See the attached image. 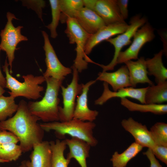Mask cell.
I'll return each instance as SVG.
<instances>
[{"instance_id":"6da1fadb","label":"cell","mask_w":167,"mask_h":167,"mask_svg":"<svg viewBox=\"0 0 167 167\" xmlns=\"http://www.w3.org/2000/svg\"><path fill=\"white\" fill-rule=\"evenodd\" d=\"M15 114L0 122V130H6L15 135L19 140L23 152L31 150L33 145L43 140L44 131L38 121L40 120L29 111L27 103L21 100Z\"/></svg>"},{"instance_id":"7a4b0ae2","label":"cell","mask_w":167,"mask_h":167,"mask_svg":"<svg viewBox=\"0 0 167 167\" xmlns=\"http://www.w3.org/2000/svg\"><path fill=\"white\" fill-rule=\"evenodd\" d=\"M45 79L47 87L44 96L40 101L29 102L28 107L31 114L44 122L59 121L58 95L63 80L51 77Z\"/></svg>"},{"instance_id":"3957f363","label":"cell","mask_w":167,"mask_h":167,"mask_svg":"<svg viewBox=\"0 0 167 167\" xmlns=\"http://www.w3.org/2000/svg\"><path fill=\"white\" fill-rule=\"evenodd\" d=\"M40 124L44 131H54L56 136L60 139L64 138L66 135H68L71 137L85 141L91 147L96 146L98 143L93 135V130L96 126L93 122H84L73 118L67 121H56Z\"/></svg>"},{"instance_id":"277c9868","label":"cell","mask_w":167,"mask_h":167,"mask_svg":"<svg viewBox=\"0 0 167 167\" xmlns=\"http://www.w3.org/2000/svg\"><path fill=\"white\" fill-rule=\"evenodd\" d=\"M7 58L2 66L5 74V88L11 91L8 92L10 96L15 98L24 97L28 99L36 100L41 97V92L44 88L40 85L45 81L43 75L35 76L30 74L23 75L24 81L21 82L13 77L10 73Z\"/></svg>"},{"instance_id":"5b68a950","label":"cell","mask_w":167,"mask_h":167,"mask_svg":"<svg viewBox=\"0 0 167 167\" xmlns=\"http://www.w3.org/2000/svg\"><path fill=\"white\" fill-rule=\"evenodd\" d=\"M65 33L68 38L70 44H75L76 57L73 65L79 73L87 69L89 62L95 63L85 54L84 48L87 42L91 36L86 32L73 18L68 19Z\"/></svg>"},{"instance_id":"8992f818","label":"cell","mask_w":167,"mask_h":167,"mask_svg":"<svg viewBox=\"0 0 167 167\" xmlns=\"http://www.w3.org/2000/svg\"><path fill=\"white\" fill-rule=\"evenodd\" d=\"M7 22L4 28L1 32V38L0 48L6 53L8 63L10 66V73H12V64L15 58V52L17 49V45L22 41H27L28 39L26 36L21 33L23 26L15 27L12 22L13 19H18L14 14L10 12L6 13Z\"/></svg>"},{"instance_id":"52a82bcc","label":"cell","mask_w":167,"mask_h":167,"mask_svg":"<svg viewBox=\"0 0 167 167\" xmlns=\"http://www.w3.org/2000/svg\"><path fill=\"white\" fill-rule=\"evenodd\" d=\"M71 68L73 72L71 82L66 87L62 85L61 87L63 106L59 107L60 122L68 121L73 119L76 98L82 91L83 84L79 83V72L73 65L71 66Z\"/></svg>"},{"instance_id":"ba28073f","label":"cell","mask_w":167,"mask_h":167,"mask_svg":"<svg viewBox=\"0 0 167 167\" xmlns=\"http://www.w3.org/2000/svg\"><path fill=\"white\" fill-rule=\"evenodd\" d=\"M147 22L146 19L136 15L133 16L130 21V24L127 29L123 33L114 38H111L106 41L112 44L114 48L113 58L111 62L108 65L100 64L99 66L102 68V71L113 70L117 64L118 57L121 49L124 46L130 44L131 39L138 28Z\"/></svg>"},{"instance_id":"9c48e42d","label":"cell","mask_w":167,"mask_h":167,"mask_svg":"<svg viewBox=\"0 0 167 167\" xmlns=\"http://www.w3.org/2000/svg\"><path fill=\"white\" fill-rule=\"evenodd\" d=\"M44 40L43 46L45 54L46 70L43 74L45 78L51 77L63 80L65 77L72 73L71 68L62 64L58 58L55 51L50 41L49 36L45 31H41Z\"/></svg>"},{"instance_id":"30bf717a","label":"cell","mask_w":167,"mask_h":167,"mask_svg":"<svg viewBox=\"0 0 167 167\" xmlns=\"http://www.w3.org/2000/svg\"><path fill=\"white\" fill-rule=\"evenodd\" d=\"M155 37L154 30L150 24L146 22L135 33L133 41L129 47L119 54L117 64L124 63L132 60L138 59L139 52L143 45L151 41Z\"/></svg>"},{"instance_id":"8fae6325","label":"cell","mask_w":167,"mask_h":167,"mask_svg":"<svg viewBox=\"0 0 167 167\" xmlns=\"http://www.w3.org/2000/svg\"><path fill=\"white\" fill-rule=\"evenodd\" d=\"M84 6L94 11L105 25L125 23L119 11L116 0H82Z\"/></svg>"},{"instance_id":"7c38bea8","label":"cell","mask_w":167,"mask_h":167,"mask_svg":"<svg viewBox=\"0 0 167 167\" xmlns=\"http://www.w3.org/2000/svg\"><path fill=\"white\" fill-rule=\"evenodd\" d=\"M103 91L101 95L94 101L96 105H102L109 99L115 97L121 98L129 97L137 100L142 104H146L145 95L147 87L135 88L132 87L123 88L116 92L111 91L108 84L104 82Z\"/></svg>"},{"instance_id":"4fadbf2b","label":"cell","mask_w":167,"mask_h":167,"mask_svg":"<svg viewBox=\"0 0 167 167\" xmlns=\"http://www.w3.org/2000/svg\"><path fill=\"white\" fill-rule=\"evenodd\" d=\"M129 25L125 23H117L105 25L95 33L91 35L88 39L84 48V52L89 55L93 48L104 41H106L115 35L124 32Z\"/></svg>"},{"instance_id":"5bb4252c","label":"cell","mask_w":167,"mask_h":167,"mask_svg":"<svg viewBox=\"0 0 167 167\" xmlns=\"http://www.w3.org/2000/svg\"><path fill=\"white\" fill-rule=\"evenodd\" d=\"M121 124L123 128L133 137L135 142L143 148L152 149L156 145L145 125L136 121L131 117L123 119Z\"/></svg>"},{"instance_id":"9a60e30c","label":"cell","mask_w":167,"mask_h":167,"mask_svg":"<svg viewBox=\"0 0 167 167\" xmlns=\"http://www.w3.org/2000/svg\"><path fill=\"white\" fill-rule=\"evenodd\" d=\"M96 81V80H90L83 84L82 92L77 97L73 119L90 122H93L96 119L98 112L90 109L88 104V94L89 88Z\"/></svg>"},{"instance_id":"2e32d148","label":"cell","mask_w":167,"mask_h":167,"mask_svg":"<svg viewBox=\"0 0 167 167\" xmlns=\"http://www.w3.org/2000/svg\"><path fill=\"white\" fill-rule=\"evenodd\" d=\"M30 155L25 161L27 167H51L52 151L49 142L43 141L35 144Z\"/></svg>"},{"instance_id":"e0dca14e","label":"cell","mask_w":167,"mask_h":167,"mask_svg":"<svg viewBox=\"0 0 167 167\" xmlns=\"http://www.w3.org/2000/svg\"><path fill=\"white\" fill-rule=\"evenodd\" d=\"M98 75L96 80L109 84L114 92L122 88L131 87L128 70L126 65L122 66L115 71H102L99 72Z\"/></svg>"},{"instance_id":"ac0fdd59","label":"cell","mask_w":167,"mask_h":167,"mask_svg":"<svg viewBox=\"0 0 167 167\" xmlns=\"http://www.w3.org/2000/svg\"><path fill=\"white\" fill-rule=\"evenodd\" d=\"M74 18L84 30L91 35L105 25L103 20L97 14L84 6L77 12Z\"/></svg>"},{"instance_id":"d6986e66","label":"cell","mask_w":167,"mask_h":167,"mask_svg":"<svg viewBox=\"0 0 167 167\" xmlns=\"http://www.w3.org/2000/svg\"><path fill=\"white\" fill-rule=\"evenodd\" d=\"M65 140L69 149L66 158L70 160L74 159L81 167H87V159L89 156L91 145L85 141L75 137L66 139Z\"/></svg>"},{"instance_id":"ffe728a7","label":"cell","mask_w":167,"mask_h":167,"mask_svg":"<svg viewBox=\"0 0 167 167\" xmlns=\"http://www.w3.org/2000/svg\"><path fill=\"white\" fill-rule=\"evenodd\" d=\"M128 70L131 87L135 88L138 84H153L148 77L145 59L143 57L136 61H127L124 63Z\"/></svg>"},{"instance_id":"44dd1931","label":"cell","mask_w":167,"mask_h":167,"mask_svg":"<svg viewBox=\"0 0 167 167\" xmlns=\"http://www.w3.org/2000/svg\"><path fill=\"white\" fill-rule=\"evenodd\" d=\"M163 51L161 50L152 58L145 59L148 75H153L157 84L167 81V69L162 62Z\"/></svg>"},{"instance_id":"7402d4cb","label":"cell","mask_w":167,"mask_h":167,"mask_svg":"<svg viewBox=\"0 0 167 167\" xmlns=\"http://www.w3.org/2000/svg\"><path fill=\"white\" fill-rule=\"evenodd\" d=\"M121 105L130 111L150 112L161 115L167 113V105L166 104H139L133 102L127 98L121 99Z\"/></svg>"},{"instance_id":"603a6c76","label":"cell","mask_w":167,"mask_h":167,"mask_svg":"<svg viewBox=\"0 0 167 167\" xmlns=\"http://www.w3.org/2000/svg\"><path fill=\"white\" fill-rule=\"evenodd\" d=\"M143 148L134 142L121 153L115 151L110 160L113 167H126L128 163L135 157L142 150Z\"/></svg>"},{"instance_id":"cb8c5ba5","label":"cell","mask_w":167,"mask_h":167,"mask_svg":"<svg viewBox=\"0 0 167 167\" xmlns=\"http://www.w3.org/2000/svg\"><path fill=\"white\" fill-rule=\"evenodd\" d=\"M146 104H163L167 101V81L160 84L149 85L145 95Z\"/></svg>"},{"instance_id":"d4e9b609","label":"cell","mask_w":167,"mask_h":167,"mask_svg":"<svg viewBox=\"0 0 167 167\" xmlns=\"http://www.w3.org/2000/svg\"><path fill=\"white\" fill-rule=\"evenodd\" d=\"M52 151L51 167H68L71 160L66 158L64 152L66 148L65 139L49 142Z\"/></svg>"},{"instance_id":"484cf974","label":"cell","mask_w":167,"mask_h":167,"mask_svg":"<svg viewBox=\"0 0 167 167\" xmlns=\"http://www.w3.org/2000/svg\"><path fill=\"white\" fill-rule=\"evenodd\" d=\"M61 11L60 21L66 23L68 19L74 18L77 12L84 7L82 0H59Z\"/></svg>"},{"instance_id":"4316f807","label":"cell","mask_w":167,"mask_h":167,"mask_svg":"<svg viewBox=\"0 0 167 167\" xmlns=\"http://www.w3.org/2000/svg\"><path fill=\"white\" fill-rule=\"evenodd\" d=\"M23 152L19 145L13 142L0 144V159L7 162L17 160Z\"/></svg>"},{"instance_id":"83f0119b","label":"cell","mask_w":167,"mask_h":167,"mask_svg":"<svg viewBox=\"0 0 167 167\" xmlns=\"http://www.w3.org/2000/svg\"><path fill=\"white\" fill-rule=\"evenodd\" d=\"M15 98L11 96H0V122L11 117L17 111L18 105L15 103Z\"/></svg>"},{"instance_id":"f1b7e54d","label":"cell","mask_w":167,"mask_h":167,"mask_svg":"<svg viewBox=\"0 0 167 167\" xmlns=\"http://www.w3.org/2000/svg\"><path fill=\"white\" fill-rule=\"evenodd\" d=\"M151 137L157 145L167 146V124L157 122L149 130Z\"/></svg>"},{"instance_id":"f546056e","label":"cell","mask_w":167,"mask_h":167,"mask_svg":"<svg viewBox=\"0 0 167 167\" xmlns=\"http://www.w3.org/2000/svg\"><path fill=\"white\" fill-rule=\"evenodd\" d=\"M50 6L52 21L51 23L45 27L49 30L50 36L52 38H56L58 35L57 32V27L60 21L61 13L59 0H49Z\"/></svg>"},{"instance_id":"4dcf8cb0","label":"cell","mask_w":167,"mask_h":167,"mask_svg":"<svg viewBox=\"0 0 167 167\" xmlns=\"http://www.w3.org/2000/svg\"><path fill=\"white\" fill-rule=\"evenodd\" d=\"M22 4L28 8H31L36 13L38 17L42 21V9L45 6V2L43 0H21Z\"/></svg>"},{"instance_id":"1f68e13d","label":"cell","mask_w":167,"mask_h":167,"mask_svg":"<svg viewBox=\"0 0 167 167\" xmlns=\"http://www.w3.org/2000/svg\"><path fill=\"white\" fill-rule=\"evenodd\" d=\"M151 149L156 157L167 165V146L156 145Z\"/></svg>"},{"instance_id":"d6a6232c","label":"cell","mask_w":167,"mask_h":167,"mask_svg":"<svg viewBox=\"0 0 167 167\" xmlns=\"http://www.w3.org/2000/svg\"><path fill=\"white\" fill-rule=\"evenodd\" d=\"M19 142L17 137L11 132L0 130V144L8 142L17 143Z\"/></svg>"},{"instance_id":"836d02e7","label":"cell","mask_w":167,"mask_h":167,"mask_svg":"<svg viewBox=\"0 0 167 167\" xmlns=\"http://www.w3.org/2000/svg\"><path fill=\"white\" fill-rule=\"evenodd\" d=\"M128 0H116L117 3L120 13L125 20L128 17Z\"/></svg>"},{"instance_id":"e575fe53","label":"cell","mask_w":167,"mask_h":167,"mask_svg":"<svg viewBox=\"0 0 167 167\" xmlns=\"http://www.w3.org/2000/svg\"><path fill=\"white\" fill-rule=\"evenodd\" d=\"M143 153L149 160L150 162V167H163L156 159L150 149L148 148L146 151Z\"/></svg>"},{"instance_id":"d590c367","label":"cell","mask_w":167,"mask_h":167,"mask_svg":"<svg viewBox=\"0 0 167 167\" xmlns=\"http://www.w3.org/2000/svg\"><path fill=\"white\" fill-rule=\"evenodd\" d=\"M1 50L0 48V53L1 51ZM0 85L3 88H5L6 85V80L4 76L3 75L0 67Z\"/></svg>"},{"instance_id":"8d00e7d4","label":"cell","mask_w":167,"mask_h":167,"mask_svg":"<svg viewBox=\"0 0 167 167\" xmlns=\"http://www.w3.org/2000/svg\"><path fill=\"white\" fill-rule=\"evenodd\" d=\"M5 92V90L0 85V96L3 94Z\"/></svg>"},{"instance_id":"74e56055","label":"cell","mask_w":167,"mask_h":167,"mask_svg":"<svg viewBox=\"0 0 167 167\" xmlns=\"http://www.w3.org/2000/svg\"><path fill=\"white\" fill-rule=\"evenodd\" d=\"M18 167H27L25 163V160L23 161Z\"/></svg>"},{"instance_id":"f35d334b","label":"cell","mask_w":167,"mask_h":167,"mask_svg":"<svg viewBox=\"0 0 167 167\" xmlns=\"http://www.w3.org/2000/svg\"><path fill=\"white\" fill-rule=\"evenodd\" d=\"M7 162L6 161L0 159V163H3Z\"/></svg>"}]
</instances>
